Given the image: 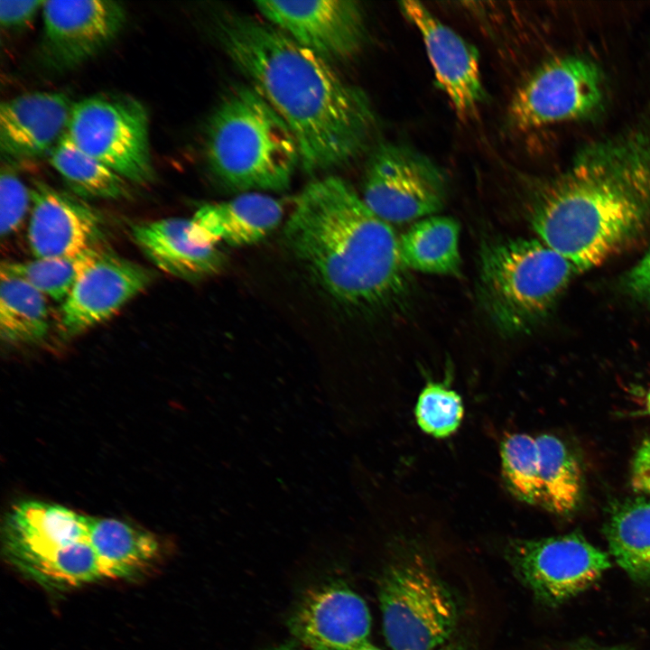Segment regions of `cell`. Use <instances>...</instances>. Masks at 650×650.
I'll return each instance as SVG.
<instances>
[{"instance_id": "obj_32", "label": "cell", "mask_w": 650, "mask_h": 650, "mask_svg": "<svg viewBox=\"0 0 650 650\" xmlns=\"http://www.w3.org/2000/svg\"><path fill=\"white\" fill-rule=\"evenodd\" d=\"M622 284L631 297L650 306V247L625 274Z\"/></svg>"}, {"instance_id": "obj_36", "label": "cell", "mask_w": 650, "mask_h": 650, "mask_svg": "<svg viewBox=\"0 0 650 650\" xmlns=\"http://www.w3.org/2000/svg\"><path fill=\"white\" fill-rule=\"evenodd\" d=\"M433 650H462V649H460V647L454 646V645H441Z\"/></svg>"}, {"instance_id": "obj_37", "label": "cell", "mask_w": 650, "mask_h": 650, "mask_svg": "<svg viewBox=\"0 0 650 650\" xmlns=\"http://www.w3.org/2000/svg\"><path fill=\"white\" fill-rule=\"evenodd\" d=\"M646 407H647L648 413H650V391L648 392L647 396H646Z\"/></svg>"}, {"instance_id": "obj_15", "label": "cell", "mask_w": 650, "mask_h": 650, "mask_svg": "<svg viewBox=\"0 0 650 650\" xmlns=\"http://www.w3.org/2000/svg\"><path fill=\"white\" fill-rule=\"evenodd\" d=\"M403 14L421 33L439 87L461 117L474 115L486 93L477 49L441 22L422 3H399Z\"/></svg>"}, {"instance_id": "obj_23", "label": "cell", "mask_w": 650, "mask_h": 650, "mask_svg": "<svg viewBox=\"0 0 650 650\" xmlns=\"http://www.w3.org/2000/svg\"><path fill=\"white\" fill-rule=\"evenodd\" d=\"M609 552L634 580L650 581V499L616 506L604 526Z\"/></svg>"}, {"instance_id": "obj_8", "label": "cell", "mask_w": 650, "mask_h": 650, "mask_svg": "<svg viewBox=\"0 0 650 650\" xmlns=\"http://www.w3.org/2000/svg\"><path fill=\"white\" fill-rule=\"evenodd\" d=\"M605 81L591 60L567 55L538 67L515 92L510 124L520 130L590 118L606 101Z\"/></svg>"}, {"instance_id": "obj_34", "label": "cell", "mask_w": 650, "mask_h": 650, "mask_svg": "<svg viewBox=\"0 0 650 650\" xmlns=\"http://www.w3.org/2000/svg\"><path fill=\"white\" fill-rule=\"evenodd\" d=\"M267 650H297L296 645L292 641H289L286 643L280 644L278 645L273 646Z\"/></svg>"}, {"instance_id": "obj_2", "label": "cell", "mask_w": 650, "mask_h": 650, "mask_svg": "<svg viewBox=\"0 0 650 650\" xmlns=\"http://www.w3.org/2000/svg\"><path fill=\"white\" fill-rule=\"evenodd\" d=\"M529 222L580 272L598 266L650 232V112L584 145L533 196Z\"/></svg>"}, {"instance_id": "obj_24", "label": "cell", "mask_w": 650, "mask_h": 650, "mask_svg": "<svg viewBox=\"0 0 650 650\" xmlns=\"http://www.w3.org/2000/svg\"><path fill=\"white\" fill-rule=\"evenodd\" d=\"M50 329L45 295L24 280L1 273L0 336L12 345L42 342Z\"/></svg>"}, {"instance_id": "obj_1", "label": "cell", "mask_w": 650, "mask_h": 650, "mask_svg": "<svg viewBox=\"0 0 650 650\" xmlns=\"http://www.w3.org/2000/svg\"><path fill=\"white\" fill-rule=\"evenodd\" d=\"M224 51L291 129L305 171L348 164L375 127L367 95L330 62L267 22L228 14L218 23Z\"/></svg>"}, {"instance_id": "obj_4", "label": "cell", "mask_w": 650, "mask_h": 650, "mask_svg": "<svg viewBox=\"0 0 650 650\" xmlns=\"http://www.w3.org/2000/svg\"><path fill=\"white\" fill-rule=\"evenodd\" d=\"M205 155L218 181L244 192L288 189L300 160L291 129L252 86L233 88L213 111Z\"/></svg>"}, {"instance_id": "obj_29", "label": "cell", "mask_w": 650, "mask_h": 650, "mask_svg": "<svg viewBox=\"0 0 650 650\" xmlns=\"http://www.w3.org/2000/svg\"><path fill=\"white\" fill-rule=\"evenodd\" d=\"M415 417L419 427L437 438L452 434L463 417L460 396L441 384H428L419 395Z\"/></svg>"}, {"instance_id": "obj_28", "label": "cell", "mask_w": 650, "mask_h": 650, "mask_svg": "<svg viewBox=\"0 0 650 650\" xmlns=\"http://www.w3.org/2000/svg\"><path fill=\"white\" fill-rule=\"evenodd\" d=\"M502 471L511 492L520 500L541 506L539 453L536 439L515 433L501 444Z\"/></svg>"}, {"instance_id": "obj_5", "label": "cell", "mask_w": 650, "mask_h": 650, "mask_svg": "<svg viewBox=\"0 0 650 650\" xmlns=\"http://www.w3.org/2000/svg\"><path fill=\"white\" fill-rule=\"evenodd\" d=\"M578 273L540 239L495 240L480 254V298L500 330L519 334L546 316Z\"/></svg>"}, {"instance_id": "obj_17", "label": "cell", "mask_w": 650, "mask_h": 650, "mask_svg": "<svg viewBox=\"0 0 650 650\" xmlns=\"http://www.w3.org/2000/svg\"><path fill=\"white\" fill-rule=\"evenodd\" d=\"M73 103L57 91L25 93L0 107V148L9 159L50 153L66 133Z\"/></svg>"}, {"instance_id": "obj_25", "label": "cell", "mask_w": 650, "mask_h": 650, "mask_svg": "<svg viewBox=\"0 0 650 650\" xmlns=\"http://www.w3.org/2000/svg\"><path fill=\"white\" fill-rule=\"evenodd\" d=\"M49 155L51 166L79 197L120 200L130 195L128 181L79 149L66 133Z\"/></svg>"}, {"instance_id": "obj_18", "label": "cell", "mask_w": 650, "mask_h": 650, "mask_svg": "<svg viewBox=\"0 0 650 650\" xmlns=\"http://www.w3.org/2000/svg\"><path fill=\"white\" fill-rule=\"evenodd\" d=\"M283 207L280 200L259 192H246L232 200L206 204L190 218V238L200 246L254 245L280 225Z\"/></svg>"}, {"instance_id": "obj_3", "label": "cell", "mask_w": 650, "mask_h": 650, "mask_svg": "<svg viewBox=\"0 0 650 650\" xmlns=\"http://www.w3.org/2000/svg\"><path fill=\"white\" fill-rule=\"evenodd\" d=\"M283 237L325 292L348 307L380 308L406 290L395 230L339 177L327 176L303 189Z\"/></svg>"}, {"instance_id": "obj_13", "label": "cell", "mask_w": 650, "mask_h": 650, "mask_svg": "<svg viewBox=\"0 0 650 650\" xmlns=\"http://www.w3.org/2000/svg\"><path fill=\"white\" fill-rule=\"evenodd\" d=\"M43 52L57 70L88 60L122 31L126 13L121 3L107 0H51L42 6Z\"/></svg>"}, {"instance_id": "obj_20", "label": "cell", "mask_w": 650, "mask_h": 650, "mask_svg": "<svg viewBox=\"0 0 650 650\" xmlns=\"http://www.w3.org/2000/svg\"><path fill=\"white\" fill-rule=\"evenodd\" d=\"M90 538L105 578H131L157 562L161 544L143 528L109 517L91 516Z\"/></svg>"}, {"instance_id": "obj_33", "label": "cell", "mask_w": 650, "mask_h": 650, "mask_svg": "<svg viewBox=\"0 0 650 650\" xmlns=\"http://www.w3.org/2000/svg\"><path fill=\"white\" fill-rule=\"evenodd\" d=\"M631 480L635 489L650 496V438L645 440L636 452Z\"/></svg>"}, {"instance_id": "obj_16", "label": "cell", "mask_w": 650, "mask_h": 650, "mask_svg": "<svg viewBox=\"0 0 650 650\" xmlns=\"http://www.w3.org/2000/svg\"><path fill=\"white\" fill-rule=\"evenodd\" d=\"M367 604L346 586L331 584L308 593L291 619V629L309 650H354L367 641Z\"/></svg>"}, {"instance_id": "obj_7", "label": "cell", "mask_w": 650, "mask_h": 650, "mask_svg": "<svg viewBox=\"0 0 650 650\" xmlns=\"http://www.w3.org/2000/svg\"><path fill=\"white\" fill-rule=\"evenodd\" d=\"M66 134L126 181L140 185L153 181L148 114L135 98L98 94L73 103Z\"/></svg>"}, {"instance_id": "obj_30", "label": "cell", "mask_w": 650, "mask_h": 650, "mask_svg": "<svg viewBox=\"0 0 650 650\" xmlns=\"http://www.w3.org/2000/svg\"><path fill=\"white\" fill-rule=\"evenodd\" d=\"M32 204L31 189L14 172L2 171L0 177L1 237L17 230Z\"/></svg>"}, {"instance_id": "obj_21", "label": "cell", "mask_w": 650, "mask_h": 650, "mask_svg": "<svg viewBox=\"0 0 650 650\" xmlns=\"http://www.w3.org/2000/svg\"><path fill=\"white\" fill-rule=\"evenodd\" d=\"M460 226L449 217L430 216L416 221L399 237L406 267L435 274H456L460 267Z\"/></svg>"}, {"instance_id": "obj_35", "label": "cell", "mask_w": 650, "mask_h": 650, "mask_svg": "<svg viewBox=\"0 0 650 650\" xmlns=\"http://www.w3.org/2000/svg\"><path fill=\"white\" fill-rule=\"evenodd\" d=\"M354 650H381L380 648L370 644L367 640L360 644Z\"/></svg>"}, {"instance_id": "obj_11", "label": "cell", "mask_w": 650, "mask_h": 650, "mask_svg": "<svg viewBox=\"0 0 650 650\" xmlns=\"http://www.w3.org/2000/svg\"><path fill=\"white\" fill-rule=\"evenodd\" d=\"M269 23L328 61L347 60L366 37L363 10L356 1H257Z\"/></svg>"}, {"instance_id": "obj_38", "label": "cell", "mask_w": 650, "mask_h": 650, "mask_svg": "<svg viewBox=\"0 0 650 650\" xmlns=\"http://www.w3.org/2000/svg\"><path fill=\"white\" fill-rule=\"evenodd\" d=\"M610 650H616V649H610Z\"/></svg>"}, {"instance_id": "obj_22", "label": "cell", "mask_w": 650, "mask_h": 650, "mask_svg": "<svg viewBox=\"0 0 650 650\" xmlns=\"http://www.w3.org/2000/svg\"><path fill=\"white\" fill-rule=\"evenodd\" d=\"M90 519L80 535L42 552L26 557L14 565L35 580L55 587H72L105 578L90 538Z\"/></svg>"}, {"instance_id": "obj_26", "label": "cell", "mask_w": 650, "mask_h": 650, "mask_svg": "<svg viewBox=\"0 0 650 650\" xmlns=\"http://www.w3.org/2000/svg\"><path fill=\"white\" fill-rule=\"evenodd\" d=\"M535 439L539 453L541 506L556 514H569L580 497L579 464L558 438L543 434Z\"/></svg>"}, {"instance_id": "obj_31", "label": "cell", "mask_w": 650, "mask_h": 650, "mask_svg": "<svg viewBox=\"0 0 650 650\" xmlns=\"http://www.w3.org/2000/svg\"><path fill=\"white\" fill-rule=\"evenodd\" d=\"M45 1H0L1 26L7 30L23 29L28 26L42 9Z\"/></svg>"}, {"instance_id": "obj_10", "label": "cell", "mask_w": 650, "mask_h": 650, "mask_svg": "<svg viewBox=\"0 0 650 650\" xmlns=\"http://www.w3.org/2000/svg\"><path fill=\"white\" fill-rule=\"evenodd\" d=\"M507 557L521 582L549 606L588 590L610 567L608 553L578 533L514 540Z\"/></svg>"}, {"instance_id": "obj_19", "label": "cell", "mask_w": 650, "mask_h": 650, "mask_svg": "<svg viewBox=\"0 0 650 650\" xmlns=\"http://www.w3.org/2000/svg\"><path fill=\"white\" fill-rule=\"evenodd\" d=\"M190 218H166L132 227V237L162 271L185 280L218 274L225 256L217 246H200L189 236Z\"/></svg>"}, {"instance_id": "obj_14", "label": "cell", "mask_w": 650, "mask_h": 650, "mask_svg": "<svg viewBox=\"0 0 650 650\" xmlns=\"http://www.w3.org/2000/svg\"><path fill=\"white\" fill-rule=\"evenodd\" d=\"M28 243L35 258L74 257L105 246V224L94 208L42 181L31 188Z\"/></svg>"}, {"instance_id": "obj_9", "label": "cell", "mask_w": 650, "mask_h": 650, "mask_svg": "<svg viewBox=\"0 0 650 650\" xmlns=\"http://www.w3.org/2000/svg\"><path fill=\"white\" fill-rule=\"evenodd\" d=\"M361 197L387 223H405L442 208L446 180L423 154L404 145L382 144L367 162Z\"/></svg>"}, {"instance_id": "obj_27", "label": "cell", "mask_w": 650, "mask_h": 650, "mask_svg": "<svg viewBox=\"0 0 650 650\" xmlns=\"http://www.w3.org/2000/svg\"><path fill=\"white\" fill-rule=\"evenodd\" d=\"M102 247L74 257L35 258L24 262L5 261L1 265V273L21 278L45 296H50L62 303L82 269Z\"/></svg>"}, {"instance_id": "obj_6", "label": "cell", "mask_w": 650, "mask_h": 650, "mask_svg": "<svg viewBox=\"0 0 650 650\" xmlns=\"http://www.w3.org/2000/svg\"><path fill=\"white\" fill-rule=\"evenodd\" d=\"M383 630L392 650H433L457 623L454 599L441 580L419 560L390 566L379 584Z\"/></svg>"}, {"instance_id": "obj_12", "label": "cell", "mask_w": 650, "mask_h": 650, "mask_svg": "<svg viewBox=\"0 0 650 650\" xmlns=\"http://www.w3.org/2000/svg\"><path fill=\"white\" fill-rule=\"evenodd\" d=\"M151 270L100 248L82 269L62 302L60 329L76 337L107 320L153 280Z\"/></svg>"}]
</instances>
